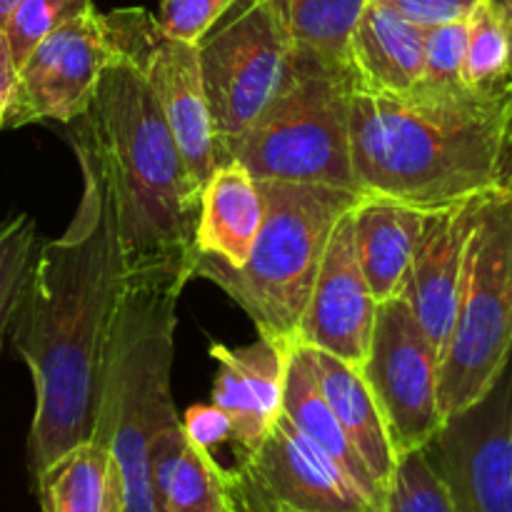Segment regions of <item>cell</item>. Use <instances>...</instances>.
<instances>
[{"mask_svg":"<svg viewBox=\"0 0 512 512\" xmlns=\"http://www.w3.org/2000/svg\"><path fill=\"white\" fill-rule=\"evenodd\" d=\"M15 93H18V63L13 58V50H10L8 35L0 28V130H8Z\"/></svg>","mask_w":512,"mask_h":512,"instance_id":"obj_32","label":"cell"},{"mask_svg":"<svg viewBox=\"0 0 512 512\" xmlns=\"http://www.w3.org/2000/svg\"><path fill=\"white\" fill-rule=\"evenodd\" d=\"M288 83L238 138L220 145V163L238 160L255 180L355 190L350 163L348 73L293 48Z\"/></svg>","mask_w":512,"mask_h":512,"instance_id":"obj_6","label":"cell"},{"mask_svg":"<svg viewBox=\"0 0 512 512\" xmlns=\"http://www.w3.org/2000/svg\"><path fill=\"white\" fill-rule=\"evenodd\" d=\"M180 423H183L185 438L190 443L200 445V448L210 450V453L215 448H220V445L233 443V425H230V418L215 403L193 405Z\"/></svg>","mask_w":512,"mask_h":512,"instance_id":"obj_31","label":"cell"},{"mask_svg":"<svg viewBox=\"0 0 512 512\" xmlns=\"http://www.w3.org/2000/svg\"><path fill=\"white\" fill-rule=\"evenodd\" d=\"M425 28L368 0L350 38L348 70L353 90L408 95L423 78Z\"/></svg>","mask_w":512,"mask_h":512,"instance_id":"obj_17","label":"cell"},{"mask_svg":"<svg viewBox=\"0 0 512 512\" xmlns=\"http://www.w3.org/2000/svg\"><path fill=\"white\" fill-rule=\"evenodd\" d=\"M265 220L243 268L195 253L193 278L218 285L255 323L258 335L295 343L305 300L340 215L358 200L330 185L260 180Z\"/></svg>","mask_w":512,"mask_h":512,"instance_id":"obj_5","label":"cell"},{"mask_svg":"<svg viewBox=\"0 0 512 512\" xmlns=\"http://www.w3.org/2000/svg\"><path fill=\"white\" fill-rule=\"evenodd\" d=\"M393 10L418 28H435L455 20H468L483 0H373Z\"/></svg>","mask_w":512,"mask_h":512,"instance_id":"obj_30","label":"cell"},{"mask_svg":"<svg viewBox=\"0 0 512 512\" xmlns=\"http://www.w3.org/2000/svg\"><path fill=\"white\" fill-rule=\"evenodd\" d=\"M90 8L93 0H20L3 25L18 68L45 35L88 13Z\"/></svg>","mask_w":512,"mask_h":512,"instance_id":"obj_27","label":"cell"},{"mask_svg":"<svg viewBox=\"0 0 512 512\" xmlns=\"http://www.w3.org/2000/svg\"><path fill=\"white\" fill-rule=\"evenodd\" d=\"M358 195L438 210L512 193V90L350 95Z\"/></svg>","mask_w":512,"mask_h":512,"instance_id":"obj_2","label":"cell"},{"mask_svg":"<svg viewBox=\"0 0 512 512\" xmlns=\"http://www.w3.org/2000/svg\"><path fill=\"white\" fill-rule=\"evenodd\" d=\"M20 0H0V28L5 25V20L10 18V13L15 10V5H18Z\"/></svg>","mask_w":512,"mask_h":512,"instance_id":"obj_34","label":"cell"},{"mask_svg":"<svg viewBox=\"0 0 512 512\" xmlns=\"http://www.w3.org/2000/svg\"><path fill=\"white\" fill-rule=\"evenodd\" d=\"M485 198L430 210L400 298L408 303L428 343L443 355L463 288L465 255Z\"/></svg>","mask_w":512,"mask_h":512,"instance_id":"obj_15","label":"cell"},{"mask_svg":"<svg viewBox=\"0 0 512 512\" xmlns=\"http://www.w3.org/2000/svg\"><path fill=\"white\" fill-rule=\"evenodd\" d=\"M40 245L38 223L30 213L0 220V355L15 325Z\"/></svg>","mask_w":512,"mask_h":512,"instance_id":"obj_24","label":"cell"},{"mask_svg":"<svg viewBox=\"0 0 512 512\" xmlns=\"http://www.w3.org/2000/svg\"><path fill=\"white\" fill-rule=\"evenodd\" d=\"M378 300L360 270L353 245V218L340 215L325 245L318 275L305 300L295 345L325 350L350 365H363L373 335Z\"/></svg>","mask_w":512,"mask_h":512,"instance_id":"obj_14","label":"cell"},{"mask_svg":"<svg viewBox=\"0 0 512 512\" xmlns=\"http://www.w3.org/2000/svg\"><path fill=\"white\" fill-rule=\"evenodd\" d=\"M148 455L155 512H235L228 470L185 438L180 420L155 433Z\"/></svg>","mask_w":512,"mask_h":512,"instance_id":"obj_21","label":"cell"},{"mask_svg":"<svg viewBox=\"0 0 512 512\" xmlns=\"http://www.w3.org/2000/svg\"><path fill=\"white\" fill-rule=\"evenodd\" d=\"M235 512H383L285 413L228 470Z\"/></svg>","mask_w":512,"mask_h":512,"instance_id":"obj_9","label":"cell"},{"mask_svg":"<svg viewBox=\"0 0 512 512\" xmlns=\"http://www.w3.org/2000/svg\"><path fill=\"white\" fill-rule=\"evenodd\" d=\"M510 40L493 3L483 0L468 18L463 85L470 90L510 88ZM512 90V88H510Z\"/></svg>","mask_w":512,"mask_h":512,"instance_id":"obj_25","label":"cell"},{"mask_svg":"<svg viewBox=\"0 0 512 512\" xmlns=\"http://www.w3.org/2000/svg\"><path fill=\"white\" fill-rule=\"evenodd\" d=\"M240 0H160L158 25L165 35L198 43Z\"/></svg>","mask_w":512,"mask_h":512,"instance_id":"obj_29","label":"cell"},{"mask_svg":"<svg viewBox=\"0 0 512 512\" xmlns=\"http://www.w3.org/2000/svg\"><path fill=\"white\" fill-rule=\"evenodd\" d=\"M118 53L108 15L95 8L45 35L18 68L8 130L43 120L68 125L83 118Z\"/></svg>","mask_w":512,"mask_h":512,"instance_id":"obj_13","label":"cell"},{"mask_svg":"<svg viewBox=\"0 0 512 512\" xmlns=\"http://www.w3.org/2000/svg\"><path fill=\"white\" fill-rule=\"evenodd\" d=\"M198 40L205 98L218 143L238 138L283 90L293 43L263 0H240Z\"/></svg>","mask_w":512,"mask_h":512,"instance_id":"obj_8","label":"cell"},{"mask_svg":"<svg viewBox=\"0 0 512 512\" xmlns=\"http://www.w3.org/2000/svg\"><path fill=\"white\" fill-rule=\"evenodd\" d=\"M512 358V193L483 200L465 255L463 288L438 365L443 420L478 403Z\"/></svg>","mask_w":512,"mask_h":512,"instance_id":"obj_7","label":"cell"},{"mask_svg":"<svg viewBox=\"0 0 512 512\" xmlns=\"http://www.w3.org/2000/svg\"><path fill=\"white\" fill-rule=\"evenodd\" d=\"M68 125L83 193L65 233L40 245L10 330L35 388L28 435L33 478L95 435L110 340L128 288L103 148L88 113Z\"/></svg>","mask_w":512,"mask_h":512,"instance_id":"obj_1","label":"cell"},{"mask_svg":"<svg viewBox=\"0 0 512 512\" xmlns=\"http://www.w3.org/2000/svg\"><path fill=\"white\" fill-rule=\"evenodd\" d=\"M88 118L108 163L128 285L183 290L193 280L200 185L138 63L123 50L105 68Z\"/></svg>","mask_w":512,"mask_h":512,"instance_id":"obj_3","label":"cell"},{"mask_svg":"<svg viewBox=\"0 0 512 512\" xmlns=\"http://www.w3.org/2000/svg\"><path fill=\"white\" fill-rule=\"evenodd\" d=\"M283 413L305 438L313 445H318L380 510L385 512V493L375 483L373 473L368 470L365 460L350 443L345 435L343 425L333 415L330 405L325 403L323 393L315 385L308 365L300 358L298 348L293 350V358L288 365V378H285V395H283Z\"/></svg>","mask_w":512,"mask_h":512,"instance_id":"obj_23","label":"cell"},{"mask_svg":"<svg viewBox=\"0 0 512 512\" xmlns=\"http://www.w3.org/2000/svg\"><path fill=\"white\" fill-rule=\"evenodd\" d=\"M385 512H455L453 500L425 448L398 458L385 498Z\"/></svg>","mask_w":512,"mask_h":512,"instance_id":"obj_26","label":"cell"},{"mask_svg":"<svg viewBox=\"0 0 512 512\" xmlns=\"http://www.w3.org/2000/svg\"><path fill=\"white\" fill-rule=\"evenodd\" d=\"M265 220L263 183L238 160H223L200 190L195 253L243 268Z\"/></svg>","mask_w":512,"mask_h":512,"instance_id":"obj_18","label":"cell"},{"mask_svg":"<svg viewBox=\"0 0 512 512\" xmlns=\"http://www.w3.org/2000/svg\"><path fill=\"white\" fill-rule=\"evenodd\" d=\"M295 348H298L303 363L308 365L325 403L330 405L338 423L343 425L345 435L355 445L360 458L365 460L368 470L373 473L375 483L380 485V490L388 498L398 455H395L393 443H390L388 425L380 415L378 403H375L360 368L325 353V350L303 348V345H295Z\"/></svg>","mask_w":512,"mask_h":512,"instance_id":"obj_20","label":"cell"},{"mask_svg":"<svg viewBox=\"0 0 512 512\" xmlns=\"http://www.w3.org/2000/svg\"><path fill=\"white\" fill-rule=\"evenodd\" d=\"M428 213L375 195H358L350 208L355 258L378 303L398 298L403 290Z\"/></svg>","mask_w":512,"mask_h":512,"instance_id":"obj_19","label":"cell"},{"mask_svg":"<svg viewBox=\"0 0 512 512\" xmlns=\"http://www.w3.org/2000/svg\"><path fill=\"white\" fill-rule=\"evenodd\" d=\"M455 512H512V358L493 388L425 445Z\"/></svg>","mask_w":512,"mask_h":512,"instance_id":"obj_12","label":"cell"},{"mask_svg":"<svg viewBox=\"0 0 512 512\" xmlns=\"http://www.w3.org/2000/svg\"><path fill=\"white\" fill-rule=\"evenodd\" d=\"M495 8V13L500 15V20H503L505 25V33H508V40H510V75H508V83L512 88V0H490Z\"/></svg>","mask_w":512,"mask_h":512,"instance_id":"obj_33","label":"cell"},{"mask_svg":"<svg viewBox=\"0 0 512 512\" xmlns=\"http://www.w3.org/2000/svg\"><path fill=\"white\" fill-rule=\"evenodd\" d=\"M40 512H123V478L108 440L93 435L33 478Z\"/></svg>","mask_w":512,"mask_h":512,"instance_id":"obj_22","label":"cell"},{"mask_svg":"<svg viewBox=\"0 0 512 512\" xmlns=\"http://www.w3.org/2000/svg\"><path fill=\"white\" fill-rule=\"evenodd\" d=\"M465 45H468V20L425 28L423 78L415 90H420V93L463 90Z\"/></svg>","mask_w":512,"mask_h":512,"instance_id":"obj_28","label":"cell"},{"mask_svg":"<svg viewBox=\"0 0 512 512\" xmlns=\"http://www.w3.org/2000/svg\"><path fill=\"white\" fill-rule=\"evenodd\" d=\"M440 358L403 298L378 303L360 373L388 425L395 455L423 450L443 428L438 405Z\"/></svg>","mask_w":512,"mask_h":512,"instance_id":"obj_10","label":"cell"},{"mask_svg":"<svg viewBox=\"0 0 512 512\" xmlns=\"http://www.w3.org/2000/svg\"><path fill=\"white\" fill-rule=\"evenodd\" d=\"M105 15L118 48L138 63L190 175L203 190L220 165V143L205 98L198 45L165 35L143 8H120Z\"/></svg>","mask_w":512,"mask_h":512,"instance_id":"obj_11","label":"cell"},{"mask_svg":"<svg viewBox=\"0 0 512 512\" xmlns=\"http://www.w3.org/2000/svg\"><path fill=\"white\" fill-rule=\"evenodd\" d=\"M293 350L295 343L268 335H258L255 343L240 348L210 345V355L218 363L213 403L230 418L238 453L253 450L283 415L285 378Z\"/></svg>","mask_w":512,"mask_h":512,"instance_id":"obj_16","label":"cell"},{"mask_svg":"<svg viewBox=\"0 0 512 512\" xmlns=\"http://www.w3.org/2000/svg\"><path fill=\"white\" fill-rule=\"evenodd\" d=\"M180 293L163 283L128 285L115 320L95 435L108 440L118 463L123 512H155L150 440L163 425L180 420L170 388Z\"/></svg>","mask_w":512,"mask_h":512,"instance_id":"obj_4","label":"cell"}]
</instances>
